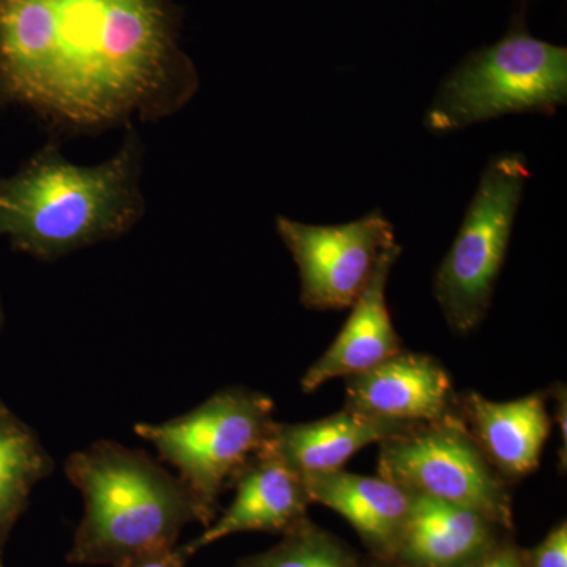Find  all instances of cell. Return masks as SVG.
Segmentation results:
<instances>
[{
	"mask_svg": "<svg viewBox=\"0 0 567 567\" xmlns=\"http://www.w3.org/2000/svg\"><path fill=\"white\" fill-rule=\"evenodd\" d=\"M416 425L364 415L342 409L311 423L284 424L276 421L270 445L290 468L301 476L344 470L363 447L404 434Z\"/></svg>",
	"mask_w": 567,
	"mask_h": 567,
	"instance_id": "15",
	"label": "cell"
},
{
	"mask_svg": "<svg viewBox=\"0 0 567 567\" xmlns=\"http://www.w3.org/2000/svg\"><path fill=\"white\" fill-rule=\"evenodd\" d=\"M142 156L133 130L121 151L96 166H78L58 145H47L20 174L0 183V235L41 260L122 237L145 213Z\"/></svg>",
	"mask_w": 567,
	"mask_h": 567,
	"instance_id": "2",
	"label": "cell"
},
{
	"mask_svg": "<svg viewBox=\"0 0 567 567\" xmlns=\"http://www.w3.org/2000/svg\"><path fill=\"white\" fill-rule=\"evenodd\" d=\"M188 557L183 554L181 546L164 548V550L152 551L141 557L130 559L118 567H186Z\"/></svg>",
	"mask_w": 567,
	"mask_h": 567,
	"instance_id": "19",
	"label": "cell"
},
{
	"mask_svg": "<svg viewBox=\"0 0 567 567\" xmlns=\"http://www.w3.org/2000/svg\"><path fill=\"white\" fill-rule=\"evenodd\" d=\"M173 0H0V93L52 128L173 115L199 87Z\"/></svg>",
	"mask_w": 567,
	"mask_h": 567,
	"instance_id": "1",
	"label": "cell"
},
{
	"mask_svg": "<svg viewBox=\"0 0 567 567\" xmlns=\"http://www.w3.org/2000/svg\"><path fill=\"white\" fill-rule=\"evenodd\" d=\"M240 567H354L349 554L324 536L319 529L303 522L287 533L279 546L264 554L245 559Z\"/></svg>",
	"mask_w": 567,
	"mask_h": 567,
	"instance_id": "17",
	"label": "cell"
},
{
	"mask_svg": "<svg viewBox=\"0 0 567 567\" xmlns=\"http://www.w3.org/2000/svg\"><path fill=\"white\" fill-rule=\"evenodd\" d=\"M276 230L300 275V300L315 311L352 308L380 264L401 249L382 212L354 221L317 226L278 216Z\"/></svg>",
	"mask_w": 567,
	"mask_h": 567,
	"instance_id": "8",
	"label": "cell"
},
{
	"mask_svg": "<svg viewBox=\"0 0 567 567\" xmlns=\"http://www.w3.org/2000/svg\"><path fill=\"white\" fill-rule=\"evenodd\" d=\"M274 413L275 402L267 394L226 388L192 412L164 423L136 424L134 432L158 451L163 462L174 466L210 525L219 496L270 443Z\"/></svg>",
	"mask_w": 567,
	"mask_h": 567,
	"instance_id": "5",
	"label": "cell"
},
{
	"mask_svg": "<svg viewBox=\"0 0 567 567\" xmlns=\"http://www.w3.org/2000/svg\"><path fill=\"white\" fill-rule=\"evenodd\" d=\"M550 394L554 395L555 399V417H557V423L559 425V431L563 432V468H566V446H567V435H566V415H567V399H566V386L565 383H555V386L551 388Z\"/></svg>",
	"mask_w": 567,
	"mask_h": 567,
	"instance_id": "21",
	"label": "cell"
},
{
	"mask_svg": "<svg viewBox=\"0 0 567 567\" xmlns=\"http://www.w3.org/2000/svg\"><path fill=\"white\" fill-rule=\"evenodd\" d=\"M346 409L406 425L462 415L461 394L445 365L424 353L394 354L346 382Z\"/></svg>",
	"mask_w": 567,
	"mask_h": 567,
	"instance_id": "9",
	"label": "cell"
},
{
	"mask_svg": "<svg viewBox=\"0 0 567 567\" xmlns=\"http://www.w3.org/2000/svg\"><path fill=\"white\" fill-rule=\"evenodd\" d=\"M527 567H567L566 522L551 529L546 539L529 551Z\"/></svg>",
	"mask_w": 567,
	"mask_h": 567,
	"instance_id": "18",
	"label": "cell"
},
{
	"mask_svg": "<svg viewBox=\"0 0 567 567\" xmlns=\"http://www.w3.org/2000/svg\"><path fill=\"white\" fill-rule=\"evenodd\" d=\"M547 393L495 402L470 391L461 394V413L481 453L506 481L524 480L539 468L550 436Z\"/></svg>",
	"mask_w": 567,
	"mask_h": 567,
	"instance_id": "11",
	"label": "cell"
},
{
	"mask_svg": "<svg viewBox=\"0 0 567 567\" xmlns=\"http://www.w3.org/2000/svg\"><path fill=\"white\" fill-rule=\"evenodd\" d=\"M235 498L213 518L196 539L181 546L192 558L197 551L238 533H287L306 522L311 505L305 477L290 468L270 443L257 453L235 480Z\"/></svg>",
	"mask_w": 567,
	"mask_h": 567,
	"instance_id": "10",
	"label": "cell"
},
{
	"mask_svg": "<svg viewBox=\"0 0 567 567\" xmlns=\"http://www.w3.org/2000/svg\"><path fill=\"white\" fill-rule=\"evenodd\" d=\"M566 100V48L536 39L520 18L447 74L424 125L434 133L457 132L507 114H554Z\"/></svg>",
	"mask_w": 567,
	"mask_h": 567,
	"instance_id": "4",
	"label": "cell"
},
{
	"mask_svg": "<svg viewBox=\"0 0 567 567\" xmlns=\"http://www.w3.org/2000/svg\"><path fill=\"white\" fill-rule=\"evenodd\" d=\"M496 528L468 507L413 494L393 557L409 567H472L496 547Z\"/></svg>",
	"mask_w": 567,
	"mask_h": 567,
	"instance_id": "13",
	"label": "cell"
},
{
	"mask_svg": "<svg viewBox=\"0 0 567 567\" xmlns=\"http://www.w3.org/2000/svg\"><path fill=\"white\" fill-rule=\"evenodd\" d=\"M528 178L527 159L513 152L494 156L481 175L434 278L436 303L454 333H472L487 316Z\"/></svg>",
	"mask_w": 567,
	"mask_h": 567,
	"instance_id": "6",
	"label": "cell"
},
{
	"mask_svg": "<svg viewBox=\"0 0 567 567\" xmlns=\"http://www.w3.org/2000/svg\"><path fill=\"white\" fill-rule=\"evenodd\" d=\"M65 475L84 498L70 565L118 567L178 546L186 525H207L181 477L145 451L99 440L66 458Z\"/></svg>",
	"mask_w": 567,
	"mask_h": 567,
	"instance_id": "3",
	"label": "cell"
},
{
	"mask_svg": "<svg viewBox=\"0 0 567 567\" xmlns=\"http://www.w3.org/2000/svg\"><path fill=\"white\" fill-rule=\"evenodd\" d=\"M379 445V476L412 494L468 507L502 528L513 525L507 483L481 453L464 416L416 425Z\"/></svg>",
	"mask_w": 567,
	"mask_h": 567,
	"instance_id": "7",
	"label": "cell"
},
{
	"mask_svg": "<svg viewBox=\"0 0 567 567\" xmlns=\"http://www.w3.org/2000/svg\"><path fill=\"white\" fill-rule=\"evenodd\" d=\"M303 477L311 503L330 507L365 544L393 557L412 507V492L385 477L354 475L347 470Z\"/></svg>",
	"mask_w": 567,
	"mask_h": 567,
	"instance_id": "14",
	"label": "cell"
},
{
	"mask_svg": "<svg viewBox=\"0 0 567 567\" xmlns=\"http://www.w3.org/2000/svg\"><path fill=\"white\" fill-rule=\"evenodd\" d=\"M0 320H2V312H0Z\"/></svg>",
	"mask_w": 567,
	"mask_h": 567,
	"instance_id": "23",
	"label": "cell"
},
{
	"mask_svg": "<svg viewBox=\"0 0 567 567\" xmlns=\"http://www.w3.org/2000/svg\"><path fill=\"white\" fill-rule=\"evenodd\" d=\"M54 468L39 435L0 401V561L14 525L28 511L33 488Z\"/></svg>",
	"mask_w": 567,
	"mask_h": 567,
	"instance_id": "16",
	"label": "cell"
},
{
	"mask_svg": "<svg viewBox=\"0 0 567 567\" xmlns=\"http://www.w3.org/2000/svg\"><path fill=\"white\" fill-rule=\"evenodd\" d=\"M401 252L402 248L391 252L380 264L368 289L354 301L341 333L306 371L301 379L305 393H315L333 379L363 374L404 350L386 303L388 279Z\"/></svg>",
	"mask_w": 567,
	"mask_h": 567,
	"instance_id": "12",
	"label": "cell"
},
{
	"mask_svg": "<svg viewBox=\"0 0 567 567\" xmlns=\"http://www.w3.org/2000/svg\"><path fill=\"white\" fill-rule=\"evenodd\" d=\"M472 567H527V565H524V558L511 548L495 547L491 554Z\"/></svg>",
	"mask_w": 567,
	"mask_h": 567,
	"instance_id": "20",
	"label": "cell"
},
{
	"mask_svg": "<svg viewBox=\"0 0 567 567\" xmlns=\"http://www.w3.org/2000/svg\"><path fill=\"white\" fill-rule=\"evenodd\" d=\"M0 567H7V566L3 565V561H0Z\"/></svg>",
	"mask_w": 567,
	"mask_h": 567,
	"instance_id": "22",
	"label": "cell"
}]
</instances>
